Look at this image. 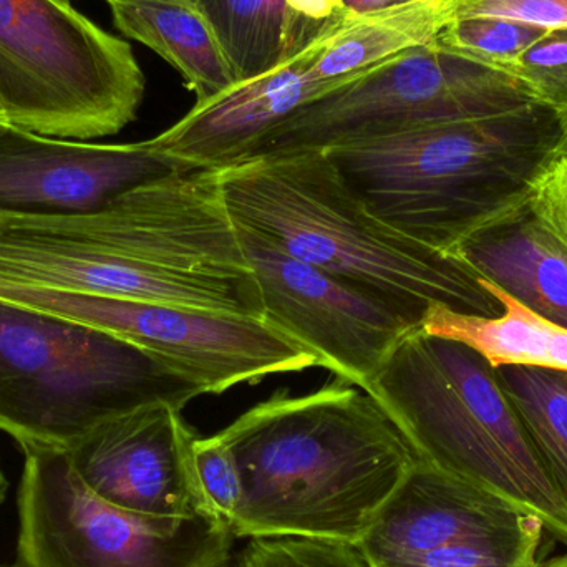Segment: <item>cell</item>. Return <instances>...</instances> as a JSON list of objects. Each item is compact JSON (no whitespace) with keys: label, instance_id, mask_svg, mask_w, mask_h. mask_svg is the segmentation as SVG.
<instances>
[{"label":"cell","instance_id":"obj_28","mask_svg":"<svg viewBox=\"0 0 567 567\" xmlns=\"http://www.w3.org/2000/svg\"><path fill=\"white\" fill-rule=\"evenodd\" d=\"M292 17L293 35L300 50L339 22L349 9L342 0H286Z\"/></svg>","mask_w":567,"mask_h":567},{"label":"cell","instance_id":"obj_8","mask_svg":"<svg viewBox=\"0 0 567 567\" xmlns=\"http://www.w3.org/2000/svg\"><path fill=\"white\" fill-rule=\"evenodd\" d=\"M19 567H226L231 528L213 515L168 518L99 498L63 450L22 446Z\"/></svg>","mask_w":567,"mask_h":567},{"label":"cell","instance_id":"obj_17","mask_svg":"<svg viewBox=\"0 0 567 567\" xmlns=\"http://www.w3.org/2000/svg\"><path fill=\"white\" fill-rule=\"evenodd\" d=\"M455 0H405L382 9L349 10L323 35L312 73L323 82H349L400 53L432 45L449 25Z\"/></svg>","mask_w":567,"mask_h":567},{"label":"cell","instance_id":"obj_15","mask_svg":"<svg viewBox=\"0 0 567 567\" xmlns=\"http://www.w3.org/2000/svg\"><path fill=\"white\" fill-rule=\"evenodd\" d=\"M326 32L278 69L196 103L179 122L148 140L150 146L189 168L221 169L248 158L300 106L347 83L323 82L312 73Z\"/></svg>","mask_w":567,"mask_h":567},{"label":"cell","instance_id":"obj_22","mask_svg":"<svg viewBox=\"0 0 567 567\" xmlns=\"http://www.w3.org/2000/svg\"><path fill=\"white\" fill-rule=\"evenodd\" d=\"M549 30L492 17H458L436 37L435 45L498 69L515 59Z\"/></svg>","mask_w":567,"mask_h":567},{"label":"cell","instance_id":"obj_1","mask_svg":"<svg viewBox=\"0 0 567 567\" xmlns=\"http://www.w3.org/2000/svg\"><path fill=\"white\" fill-rule=\"evenodd\" d=\"M35 236L17 251L25 286L262 319L258 282L218 169H178L86 216H0Z\"/></svg>","mask_w":567,"mask_h":567},{"label":"cell","instance_id":"obj_19","mask_svg":"<svg viewBox=\"0 0 567 567\" xmlns=\"http://www.w3.org/2000/svg\"><path fill=\"white\" fill-rule=\"evenodd\" d=\"M482 282L502 303L499 316H475L430 303L420 330L470 347L493 369L512 365L567 372L566 327L523 306L495 284L483 278Z\"/></svg>","mask_w":567,"mask_h":567},{"label":"cell","instance_id":"obj_23","mask_svg":"<svg viewBox=\"0 0 567 567\" xmlns=\"http://www.w3.org/2000/svg\"><path fill=\"white\" fill-rule=\"evenodd\" d=\"M238 567H373L360 543L307 536L251 538Z\"/></svg>","mask_w":567,"mask_h":567},{"label":"cell","instance_id":"obj_6","mask_svg":"<svg viewBox=\"0 0 567 567\" xmlns=\"http://www.w3.org/2000/svg\"><path fill=\"white\" fill-rule=\"evenodd\" d=\"M206 395L145 350L90 327L0 303V430L65 450L109 416Z\"/></svg>","mask_w":567,"mask_h":567},{"label":"cell","instance_id":"obj_10","mask_svg":"<svg viewBox=\"0 0 567 567\" xmlns=\"http://www.w3.org/2000/svg\"><path fill=\"white\" fill-rule=\"evenodd\" d=\"M0 303L109 333L219 395L241 383L320 367L266 320L0 281Z\"/></svg>","mask_w":567,"mask_h":567},{"label":"cell","instance_id":"obj_29","mask_svg":"<svg viewBox=\"0 0 567 567\" xmlns=\"http://www.w3.org/2000/svg\"><path fill=\"white\" fill-rule=\"evenodd\" d=\"M343 6L353 12H367V10L382 9L392 3L405 2V0H342Z\"/></svg>","mask_w":567,"mask_h":567},{"label":"cell","instance_id":"obj_13","mask_svg":"<svg viewBox=\"0 0 567 567\" xmlns=\"http://www.w3.org/2000/svg\"><path fill=\"white\" fill-rule=\"evenodd\" d=\"M182 412L165 402L136 406L96 423L63 452L99 498L126 512L218 516L196 480V433Z\"/></svg>","mask_w":567,"mask_h":567},{"label":"cell","instance_id":"obj_2","mask_svg":"<svg viewBox=\"0 0 567 567\" xmlns=\"http://www.w3.org/2000/svg\"><path fill=\"white\" fill-rule=\"evenodd\" d=\"M218 435L241 473L235 538L360 543L422 462L379 403L342 380L300 396L279 390Z\"/></svg>","mask_w":567,"mask_h":567},{"label":"cell","instance_id":"obj_26","mask_svg":"<svg viewBox=\"0 0 567 567\" xmlns=\"http://www.w3.org/2000/svg\"><path fill=\"white\" fill-rule=\"evenodd\" d=\"M492 17L545 30L567 29V0H455L452 19Z\"/></svg>","mask_w":567,"mask_h":567},{"label":"cell","instance_id":"obj_12","mask_svg":"<svg viewBox=\"0 0 567 567\" xmlns=\"http://www.w3.org/2000/svg\"><path fill=\"white\" fill-rule=\"evenodd\" d=\"M258 282L262 320L320 360L322 369L365 392L405 337L415 317L370 292L239 231Z\"/></svg>","mask_w":567,"mask_h":567},{"label":"cell","instance_id":"obj_3","mask_svg":"<svg viewBox=\"0 0 567 567\" xmlns=\"http://www.w3.org/2000/svg\"><path fill=\"white\" fill-rule=\"evenodd\" d=\"M386 225L453 255L470 236L529 208L567 152V120L545 103L322 150Z\"/></svg>","mask_w":567,"mask_h":567},{"label":"cell","instance_id":"obj_4","mask_svg":"<svg viewBox=\"0 0 567 567\" xmlns=\"http://www.w3.org/2000/svg\"><path fill=\"white\" fill-rule=\"evenodd\" d=\"M218 176L236 229L385 297L420 323L430 303L475 316L503 312L456 256L377 218L322 150L251 156Z\"/></svg>","mask_w":567,"mask_h":567},{"label":"cell","instance_id":"obj_20","mask_svg":"<svg viewBox=\"0 0 567 567\" xmlns=\"http://www.w3.org/2000/svg\"><path fill=\"white\" fill-rule=\"evenodd\" d=\"M193 3L212 25L238 83L271 72L302 52L293 35L286 0H193Z\"/></svg>","mask_w":567,"mask_h":567},{"label":"cell","instance_id":"obj_16","mask_svg":"<svg viewBox=\"0 0 567 567\" xmlns=\"http://www.w3.org/2000/svg\"><path fill=\"white\" fill-rule=\"evenodd\" d=\"M453 256L523 306L567 329V252L528 209L470 236Z\"/></svg>","mask_w":567,"mask_h":567},{"label":"cell","instance_id":"obj_32","mask_svg":"<svg viewBox=\"0 0 567 567\" xmlns=\"http://www.w3.org/2000/svg\"><path fill=\"white\" fill-rule=\"evenodd\" d=\"M0 567H19L16 565V563H13V565H2V563H0Z\"/></svg>","mask_w":567,"mask_h":567},{"label":"cell","instance_id":"obj_25","mask_svg":"<svg viewBox=\"0 0 567 567\" xmlns=\"http://www.w3.org/2000/svg\"><path fill=\"white\" fill-rule=\"evenodd\" d=\"M193 466L206 502L229 525L241 503L243 482L228 443L218 433L208 439L196 435L193 442Z\"/></svg>","mask_w":567,"mask_h":567},{"label":"cell","instance_id":"obj_21","mask_svg":"<svg viewBox=\"0 0 567 567\" xmlns=\"http://www.w3.org/2000/svg\"><path fill=\"white\" fill-rule=\"evenodd\" d=\"M495 372L567 505V372L512 365L499 367Z\"/></svg>","mask_w":567,"mask_h":567},{"label":"cell","instance_id":"obj_27","mask_svg":"<svg viewBox=\"0 0 567 567\" xmlns=\"http://www.w3.org/2000/svg\"><path fill=\"white\" fill-rule=\"evenodd\" d=\"M528 212L567 252V152L536 183Z\"/></svg>","mask_w":567,"mask_h":567},{"label":"cell","instance_id":"obj_14","mask_svg":"<svg viewBox=\"0 0 567 567\" xmlns=\"http://www.w3.org/2000/svg\"><path fill=\"white\" fill-rule=\"evenodd\" d=\"M188 168L148 140L99 145L0 122V216L93 215L136 186Z\"/></svg>","mask_w":567,"mask_h":567},{"label":"cell","instance_id":"obj_5","mask_svg":"<svg viewBox=\"0 0 567 567\" xmlns=\"http://www.w3.org/2000/svg\"><path fill=\"white\" fill-rule=\"evenodd\" d=\"M420 458L542 519L567 543V505L495 369L455 340L415 330L365 390Z\"/></svg>","mask_w":567,"mask_h":567},{"label":"cell","instance_id":"obj_24","mask_svg":"<svg viewBox=\"0 0 567 567\" xmlns=\"http://www.w3.org/2000/svg\"><path fill=\"white\" fill-rule=\"evenodd\" d=\"M496 70L522 80L539 102L567 120V29L549 30L538 42Z\"/></svg>","mask_w":567,"mask_h":567},{"label":"cell","instance_id":"obj_7","mask_svg":"<svg viewBox=\"0 0 567 567\" xmlns=\"http://www.w3.org/2000/svg\"><path fill=\"white\" fill-rule=\"evenodd\" d=\"M143 96L132 45L70 0H0V122L86 142L135 122Z\"/></svg>","mask_w":567,"mask_h":567},{"label":"cell","instance_id":"obj_9","mask_svg":"<svg viewBox=\"0 0 567 567\" xmlns=\"http://www.w3.org/2000/svg\"><path fill=\"white\" fill-rule=\"evenodd\" d=\"M535 103L542 102L522 80L432 43L377 63L300 106L248 158L327 150Z\"/></svg>","mask_w":567,"mask_h":567},{"label":"cell","instance_id":"obj_31","mask_svg":"<svg viewBox=\"0 0 567 567\" xmlns=\"http://www.w3.org/2000/svg\"><path fill=\"white\" fill-rule=\"evenodd\" d=\"M536 567H567V553L566 555L556 556V558L548 559L545 563H538Z\"/></svg>","mask_w":567,"mask_h":567},{"label":"cell","instance_id":"obj_18","mask_svg":"<svg viewBox=\"0 0 567 567\" xmlns=\"http://www.w3.org/2000/svg\"><path fill=\"white\" fill-rule=\"evenodd\" d=\"M116 29L182 73L196 103L236 85L231 65L193 0H105Z\"/></svg>","mask_w":567,"mask_h":567},{"label":"cell","instance_id":"obj_30","mask_svg":"<svg viewBox=\"0 0 567 567\" xmlns=\"http://www.w3.org/2000/svg\"><path fill=\"white\" fill-rule=\"evenodd\" d=\"M7 493H9V480L3 472L2 460H0V506L6 502Z\"/></svg>","mask_w":567,"mask_h":567},{"label":"cell","instance_id":"obj_11","mask_svg":"<svg viewBox=\"0 0 567 567\" xmlns=\"http://www.w3.org/2000/svg\"><path fill=\"white\" fill-rule=\"evenodd\" d=\"M545 525L420 462L360 539L373 567H536Z\"/></svg>","mask_w":567,"mask_h":567}]
</instances>
